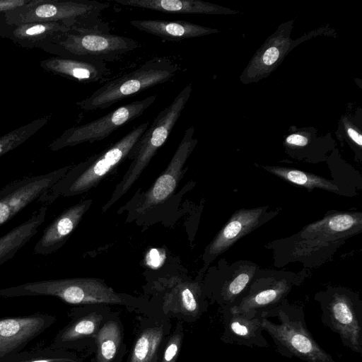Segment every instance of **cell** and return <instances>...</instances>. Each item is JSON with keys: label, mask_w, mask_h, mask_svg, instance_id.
Returning a JSON list of instances; mask_svg holds the SVG:
<instances>
[{"label": "cell", "mask_w": 362, "mask_h": 362, "mask_svg": "<svg viewBox=\"0 0 362 362\" xmlns=\"http://www.w3.org/2000/svg\"><path fill=\"white\" fill-rule=\"evenodd\" d=\"M283 145L286 152L298 159H312L324 156L333 149L335 141L330 133L319 135L313 127L297 128L291 127L285 136Z\"/></svg>", "instance_id": "obj_20"}, {"label": "cell", "mask_w": 362, "mask_h": 362, "mask_svg": "<svg viewBox=\"0 0 362 362\" xmlns=\"http://www.w3.org/2000/svg\"><path fill=\"white\" fill-rule=\"evenodd\" d=\"M262 325L281 355L305 362H335L309 332L303 308L287 299L265 312Z\"/></svg>", "instance_id": "obj_3"}, {"label": "cell", "mask_w": 362, "mask_h": 362, "mask_svg": "<svg viewBox=\"0 0 362 362\" xmlns=\"http://www.w3.org/2000/svg\"><path fill=\"white\" fill-rule=\"evenodd\" d=\"M122 341L119 325L112 320L107 322L96 335L97 361L112 362Z\"/></svg>", "instance_id": "obj_29"}, {"label": "cell", "mask_w": 362, "mask_h": 362, "mask_svg": "<svg viewBox=\"0 0 362 362\" xmlns=\"http://www.w3.org/2000/svg\"><path fill=\"white\" fill-rule=\"evenodd\" d=\"M62 23H26L8 24L0 19V37L8 39L25 49L41 48L42 45L56 35L70 30Z\"/></svg>", "instance_id": "obj_21"}, {"label": "cell", "mask_w": 362, "mask_h": 362, "mask_svg": "<svg viewBox=\"0 0 362 362\" xmlns=\"http://www.w3.org/2000/svg\"><path fill=\"white\" fill-rule=\"evenodd\" d=\"M262 168L270 173L291 183L302 186L309 191L315 188L339 193V187L332 181L313 173L300 170L281 166L263 165Z\"/></svg>", "instance_id": "obj_28"}, {"label": "cell", "mask_w": 362, "mask_h": 362, "mask_svg": "<svg viewBox=\"0 0 362 362\" xmlns=\"http://www.w3.org/2000/svg\"><path fill=\"white\" fill-rule=\"evenodd\" d=\"M178 69L170 59L154 57L134 71L105 82L76 105L86 111L107 109L141 91L165 83Z\"/></svg>", "instance_id": "obj_8"}, {"label": "cell", "mask_w": 362, "mask_h": 362, "mask_svg": "<svg viewBox=\"0 0 362 362\" xmlns=\"http://www.w3.org/2000/svg\"><path fill=\"white\" fill-rule=\"evenodd\" d=\"M265 312L238 313L223 307L224 332L222 340L226 343L248 347L268 346V343L262 335L264 329L262 322Z\"/></svg>", "instance_id": "obj_17"}, {"label": "cell", "mask_w": 362, "mask_h": 362, "mask_svg": "<svg viewBox=\"0 0 362 362\" xmlns=\"http://www.w3.org/2000/svg\"><path fill=\"white\" fill-rule=\"evenodd\" d=\"M45 71L81 83L98 82L110 74L107 63L92 59L52 57L40 62Z\"/></svg>", "instance_id": "obj_19"}, {"label": "cell", "mask_w": 362, "mask_h": 362, "mask_svg": "<svg viewBox=\"0 0 362 362\" xmlns=\"http://www.w3.org/2000/svg\"><path fill=\"white\" fill-rule=\"evenodd\" d=\"M199 287L193 283L182 282L174 286L164 297V307L189 317H198L202 312Z\"/></svg>", "instance_id": "obj_27"}, {"label": "cell", "mask_w": 362, "mask_h": 362, "mask_svg": "<svg viewBox=\"0 0 362 362\" xmlns=\"http://www.w3.org/2000/svg\"><path fill=\"white\" fill-rule=\"evenodd\" d=\"M125 6L177 14L231 15L239 11L198 0H114Z\"/></svg>", "instance_id": "obj_22"}, {"label": "cell", "mask_w": 362, "mask_h": 362, "mask_svg": "<svg viewBox=\"0 0 362 362\" xmlns=\"http://www.w3.org/2000/svg\"><path fill=\"white\" fill-rule=\"evenodd\" d=\"M108 23L91 28H71L54 35L41 48L60 57L113 61L139 47L134 39L112 34Z\"/></svg>", "instance_id": "obj_5"}, {"label": "cell", "mask_w": 362, "mask_h": 362, "mask_svg": "<svg viewBox=\"0 0 362 362\" xmlns=\"http://www.w3.org/2000/svg\"><path fill=\"white\" fill-rule=\"evenodd\" d=\"M1 362H79L78 358L65 349L47 346L33 351H21Z\"/></svg>", "instance_id": "obj_33"}, {"label": "cell", "mask_w": 362, "mask_h": 362, "mask_svg": "<svg viewBox=\"0 0 362 362\" xmlns=\"http://www.w3.org/2000/svg\"><path fill=\"white\" fill-rule=\"evenodd\" d=\"M258 267L252 262H235L228 269V274L222 281L216 300L222 307H230L245 295Z\"/></svg>", "instance_id": "obj_24"}, {"label": "cell", "mask_w": 362, "mask_h": 362, "mask_svg": "<svg viewBox=\"0 0 362 362\" xmlns=\"http://www.w3.org/2000/svg\"><path fill=\"white\" fill-rule=\"evenodd\" d=\"M29 0H0V13L21 6Z\"/></svg>", "instance_id": "obj_35"}, {"label": "cell", "mask_w": 362, "mask_h": 362, "mask_svg": "<svg viewBox=\"0 0 362 362\" xmlns=\"http://www.w3.org/2000/svg\"><path fill=\"white\" fill-rule=\"evenodd\" d=\"M362 111L358 108L354 115L344 114L339 119L335 134L341 141H345L358 158L362 151Z\"/></svg>", "instance_id": "obj_30"}, {"label": "cell", "mask_w": 362, "mask_h": 362, "mask_svg": "<svg viewBox=\"0 0 362 362\" xmlns=\"http://www.w3.org/2000/svg\"><path fill=\"white\" fill-rule=\"evenodd\" d=\"M25 296H52L73 305L127 303L123 295L95 278L41 280L0 289L1 298Z\"/></svg>", "instance_id": "obj_7"}, {"label": "cell", "mask_w": 362, "mask_h": 362, "mask_svg": "<svg viewBox=\"0 0 362 362\" xmlns=\"http://www.w3.org/2000/svg\"><path fill=\"white\" fill-rule=\"evenodd\" d=\"M153 95L124 104L88 123L65 130L49 146L52 151L83 143H93L109 136L113 132L141 116L156 100Z\"/></svg>", "instance_id": "obj_11"}, {"label": "cell", "mask_w": 362, "mask_h": 362, "mask_svg": "<svg viewBox=\"0 0 362 362\" xmlns=\"http://www.w3.org/2000/svg\"><path fill=\"white\" fill-rule=\"evenodd\" d=\"M183 334L181 329H177L169 339L161 362H176L182 345Z\"/></svg>", "instance_id": "obj_34"}, {"label": "cell", "mask_w": 362, "mask_h": 362, "mask_svg": "<svg viewBox=\"0 0 362 362\" xmlns=\"http://www.w3.org/2000/svg\"><path fill=\"white\" fill-rule=\"evenodd\" d=\"M151 362H158V356L157 354L153 356V359Z\"/></svg>", "instance_id": "obj_36"}, {"label": "cell", "mask_w": 362, "mask_h": 362, "mask_svg": "<svg viewBox=\"0 0 362 362\" xmlns=\"http://www.w3.org/2000/svg\"><path fill=\"white\" fill-rule=\"evenodd\" d=\"M55 321V316L40 313L1 318L0 362L21 351Z\"/></svg>", "instance_id": "obj_16"}, {"label": "cell", "mask_w": 362, "mask_h": 362, "mask_svg": "<svg viewBox=\"0 0 362 362\" xmlns=\"http://www.w3.org/2000/svg\"><path fill=\"white\" fill-rule=\"evenodd\" d=\"M148 126L149 122L141 124L103 151L77 165H71L69 170L43 195L42 199L52 202L59 196L79 195L95 187L127 158Z\"/></svg>", "instance_id": "obj_2"}, {"label": "cell", "mask_w": 362, "mask_h": 362, "mask_svg": "<svg viewBox=\"0 0 362 362\" xmlns=\"http://www.w3.org/2000/svg\"><path fill=\"white\" fill-rule=\"evenodd\" d=\"M47 206L43 205L24 222L0 237V265L5 263L37 233L44 223Z\"/></svg>", "instance_id": "obj_25"}, {"label": "cell", "mask_w": 362, "mask_h": 362, "mask_svg": "<svg viewBox=\"0 0 362 362\" xmlns=\"http://www.w3.org/2000/svg\"><path fill=\"white\" fill-rule=\"evenodd\" d=\"M296 281L292 273L259 269L243 298L226 308L238 313L268 311L286 298Z\"/></svg>", "instance_id": "obj_12"}, {"label": "cell", "mask_w": 362, "mask_h": 362, "mask_svg": "<svg viewBox=\"0 0 362 362\" xmlns=\"http://www.w3.org/2000/svg\"><path fill=\"white\" fill-rule=\"evenodd\" d=\"M93 202L92 199H86L61 213L43 230L34 247V252L46 255L61 248L76 228Z\"/></svg>", "instance_id": "obj_18"}, {"label": "cell", "mask_w": 362, "mask_h": 362, "mask_svg": "<svg viewBox=\"0 0 362 362\" xmlns=\"http://www.w3.org/2000/svg\"><path fill=\"white\" fill-rule=\"evenodd\" d=\"M268 206H264L236 211L205 249L203 255L205 266H208L241 238L278 214L277 211H268Z\"/></svg>", "instance_id": "obj_15"}, {"label": "cell", "mask_w": 362, "mask_h": 362, "mask_svg": "<svg viewBox=\"0 0 362 362\" xmlns=\"http://www.w3.org/2000/svg\"><path fill=\"white\" fill-rule=\"evenodd\" d=\"M163 337L161 327H149L143 331L134 343L129 362H151Z\"/></svg>", "instance_id": "obj_31"}, {"label": "cell", "mask_w": 362, "mask_h": 362, "mask_svg": "<svg viewBox=\"0 0 362 362\" xmlns=\"http://www.w3.org/2000/svg\"><path fill=\"white\" fill-rule=\"evenodd\" d=\"M361 230V212L332 211L267 247L274 249L276 258L282 259L281 265L300 262L307 267H314L328 259L346 240Z\"/></svg>", "instance_id": "obj_1"}, {"label": "cell", "mask_w": 362, "mask_h": 362, "mask_svg": "<svg viewBox=\"0 0 362 362\" xmlns=\"http://www.w3.org/2000/svg\"><path fill=\"white\" fill-rule=\"evenodd\" d=\"M50 115H46L22 125L0 136V157L25 142L47 124Z\"/></svg>", "instance_id": "obj_32"}, {"label": "cell", "mask_w": 362, "mask_h": 362, "mask_svg": "<svg viewBox=\"0 0 362 362\" xmlns=\"http://www.w3.org/2000/svg\"><path fill=\"white\" fill-rule=\"evenodd\" d=\"M130 24L137 30L166 40H183L218 33L208 28L185 21L133 20Z\"/></svg>", "instance_id": "obj_23"}, {"label": "cell", "mask_w": 362, "mask_h": 362, "mask_svg": "<svg viewBox=\"0 0 362 362\" xmlns=\"http://www.w3.org/2000/svg\"><path fill=\"white\" fill-rule=\"evenodd\" d=\"M322 310V322L339 335L342 344L362 354V301L354 291L329 287L316 294Z\"/></svg>", "instance_id": "obj_9"}, {"label": "cell", "mask_w": 362, "mask_h": 362, "mask_svg": "<svg viewBox=\"0 0 362 362\" xmlns=\"http://www.w3.org/2000/svg\"><path fill=\"white\" fill-rule=\"evenodd\" d=\"M110 6L107 2L90 0H29L21 6L0 13L8 24L62 23L71 28H91L105 23L100 18Z\"/></svg>", "instance_id": "obj_6"}, {"label": "cell", "mask_w": 362, "mask_h": 362, "mask_svg": "<svg viewBox=\"0 0 362 362\" xmlns=\"http://www.w3.org/2000/svg\"><path fill=\"white\" fill-rule=\"evenodd\" d=\"M102 320L103 317L95 313L74 317L58 332L49 346L65 350L77 347L83 339L95 333Z\"/></svg>", "instance_id": "obj_26"}, {"label": "cell", "mask_w": 362, "mask_h": 362, "mask_svg": "<svg viewBox=\"0 0 362 362\" xmlns=\"http://www.w3.org/2000/svg\"><path fill=\"white\" fill-rule=\"evenodd\" d=\"M192 93L188 84L176 95L170 105L161 110L132 148L127 158L132 159L128 170L115 187L110 198L103 205L105 212L119 200L139 179L158 150L167 141L179 119Z\"/></svg>", "instance_id": "obj_4"}, {"label": "cell", "mask_w": 362, "mask_h": 362, "mask_svg": "<svg viewBox=\"0 0 362 362\" xmlns=\"http://www.w3.org/2000/svg\"><path fill=\"white\" fill-rule=\"evenodd\" d=\"M71 165L52 172L23 177L0 190V226L13 218L30 203L40 199L71 168Z\"/></svg>", "instance_id": "obj_13"}, {"label": "cell", "mask_w": 362, "mask_h": 362, "mask_svg": "<svg viewBox=\"0 0 362 362\" xmlns=\"http://www.w3.org/2000/svg\"><path fill=\"white\" fill-rule=\"evenodd\" d=\"M194 127H189L185 131L167 168L144 192L141 201L135 209L137 213L144 214L163 204L173 195L184 173L186 161L197 144V139L194 137Z\"/></svg>", "instance_id": "obj_14"}, {"label": "cell", "mask_w": 362, "mask_h": 362, "mask_svg": "<svg viewBox=\"0 0 362 362\" xmlns=\"http://www.w3.org/2000/svg\"><path fill=\"white\" fill-rule=\"evenodd\" d=\"M295 19L281 23L257 50L240 76L243 84L256 83L269 76L283 62L287 54L303 42L317 36L336 37V32L329 25L305 33L296 40L291 35Z\"/></svg>", "instance_id": "obj_10"}]
</instances>
